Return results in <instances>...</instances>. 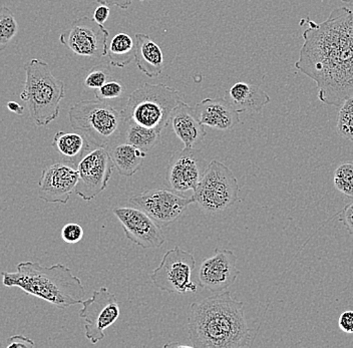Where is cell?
I'll return each mask as SVG.
<instances>
[{
	"label": "cell",
	"instance_id": "484cf974",
	"mask_svg": "<svg viewBox=\"0 0 353 348\" xmlns=\"http://www.w3.org/2000/svg\"><path fill=\"white\" fill-rule=\"evenodd\" d=\"M334 187L346 197L353 199V162L342 163L333 176Z\"/></svg>",
	"mask_w": 353,
	"mask_h": 348
},
{
	"label": "cell",
	"instance_id": "8d00e7d4",
	"mask_svg": "<svg viewBox=\"0 0 353 348\" xmlns=\"http://www.w3.org/2000/svg\"><path fill=\"white\" fill-rule=\"evenodd\" d=\"M344 3L353 4V0H341Z\"/></svg>",
	"mask_w": 353,
	"mask_h": 348
},
{
	"label": "cell",
	"instance_id": "83f0119b",
	"mask_svg": "<svg viewBox=\"0 0 353 348\" xmlns=\"http://www.w3.org/2000/svg\"><path fill=\"white\" fill-rule=\"evenodd\" d=\"M94 94L97 100L105 101L114 100V99L120 98L123 94V85H121V81L112 79V81H108L99 89L94 90Z\"/></svg>",
	"mask_w": 353,
	"mask_h": 348
},
{
	"label": "cell",
	"instance_id": "f546056e",
	"mask_svg": "<svg viewBox=\"0 0 353 348\" xmlns=\"http://www.w3.org/2000/svg\"><path fill=\"white\" fill-rule=\"evenodd\" d=\"M109 74L103 70H92L85 79V87L90 90H98L109 79Z\"/></svg>",
	"mask_w": 353,
	"mask_h": 348
},
{
	"label": "cell",
	"instance_id": "d4e9b609",
	"mask_svg": "<svg viewBox=\"0 0 353 348\" xmlns=\"http://www.w3.org/2000/svg\"><path fill=\"white\" fill-rule=\"evenodd\" d=\"M19 32V23L14 14L6 6L0 8V52H3L10 45Z\"/></svg>",
	"mask_w": 353,
	"mask_h": 348
},
{
	"label": "cell",
	"instance_id": "d6a6232c",
	"mask_svg": "<svg viewBox=\"0 0 353 348\" xmlns=\"http://www.w3.org/2000/svg\"><path fill=\"white\" fill-rule=\"evenodd\" d=\"M339 326L344 334H353V310H347L341 315Z\"/></svg>",
	"mask_w": 353,
	"mask_h": 348
},
{
	"label": "cell",
	"instance_id": "277c9868",
	"mask_svg": "<svg viewBox=\"0 0 353 348\" xmlns=\"http://www.w3.org/2000/svg\"><path fill=\"white\" fill-rule=\"evenodd\" d=\"M70 125L88 139L94 147L116 146L125 140L128 122L121 111L105 101L85 100L70 107Z\"/></svg>",
	"mask_w": 353,
	"mask_h": 348
},
{
	"label": "cell",
	"instance_id": "e575fe53",
	"mask_svg": "<svg viewBox=\"0 0 353 348\" xmlns=\"http://www.w3.org/2000/svg\"><path fill=\"white\" fill-rule=\"evenodd\" d=\"M98 3L105 4L108 6H117L121 10H128L131 6L132 0H96Z\"/></svg>",
	"mask_w": 353,
	"mask_h": 348
},
{
	"label": "cell",
	"instance_id": "7c38bea8",
	"mask_svg": "<svg viewBox=\"0 0 353 348\" xmlns=\"http://www.w3.org/2000/svg\"><path fill=\"white\" fill-rule=\"evenodd\" d=\"M114 163L108 149L94 147L77 165L79 183L76 194L83 201H92L105 190L112 177Z\"/></svg>",
	"mask_w": 353,
	"mask_h": 348
},
{
	"label": "cell",
	"instance_id": "6da1fadb",
	"mask_svg": "<svg viewBox=\"0 0 353 348\" xmlns=\"http://www.w3.org/2000/svg\"><path fill=\"white\" fill-rule=\"evenodd\" d=\"M305 21L295 68L315 81L321 103L341 108L353 96V10L335 8L323 23Z\"/></svg>",
	"mask_w": 353,
	"mask_h": 348
},
{
	"label": "cell",
	"instance_id": "4dcf8cb0",
	"mask_svg": "<svg viewBox=\"0 0 353 348\" xmlns=\"http://www.w3.org/2000/svg\"><path fill=\"white\" fill-rule=\"evenodd\" d=\"M339 221H341L346 230L353 235V201L344 207L339 215Z\"/></svg>",
	"mask_w": 353,
	"mask_h": 348
},
{
	"label": "cell",
	"instance_id": "7402d4cb",
	"mask_svg": "<svg viewBox=\"0 0 353 348\" xmlns=\"http://www.w3.org/2000/svg\"><path fill=\"white\" fill-rule=\"evenodd\" d=\"M109 151L114 166L123 177H132L142 167L147 152L140 147L121 142L110 147Z\"/></svg>",
	"mask_w": 353,
	"mask_h": 348
},
{
	"label": "cell",
	"instance_id": "8992f818",
	"mask_svg": "<svg viewBox=\"0 0 353 348\" xmlns=\"http://www.w3.org/2000/svg\"><path fill=\"white\" fill-rule=\"evenodd\" d=\"M183 101L180 92L164 83H145L130 94L127 105L121 111L127 122L162 133L169 125L172 112Z\"/></svg>",
	"mask_w": 353,
	"mask_h": 348
},
{
	"label": "cell",
	"instance_id": "5b68a950",
	"mask_svg": "<svg viewBox=\"0 0 353 348\" xmlns=\"http://www.w3.org/2000/svg\"><path fill=\"white\" fill-rule=\"evenodd\" d=\"M26 79L21 99L26 103L37 127L54 122L61 112V101L65 98V83L52 74L50 65L33 59L24 65Z\"/></svg>",
	"mask_w": 353,
	"mask_h": 348
},
{
	"label": "cell",
	"instance_id": "2e32d148",
	"mask_svg": "<svg viewBox=\"0 0 353 348\" xmlns=\"http://www.w3.org/2000/svg\"><path fill=\"white\" fill-rule=\"evenodd\" d=\"M79 183L77 167L61 162L43 170L39 181V197L46 203L66 205Z\"/></svg>",
	"mask_w": 353,
	"mask_h": 348
},
{
	"label": "cell",
	"instance_id": "30bf717a",
	"mask_svg": "<svg viewBox=\"0 0 353 348\" xmlns=\"http://www.w3.org/2000/svg\"><path fill=\"white\" fill-rule=\"evenodd\" d=\"M81 305L79 316L85 320V337L92 345H97L105 338V330L120 317L118 298L107 287H101Z\"/></svg>",
	"mask_w": 353,
	"mask_h": 348
},
{
	"label": "cell",
	"instance_id": "e0dca14e",
	"mask_svg": "<svg viewBox=\"0 0 353 348\" xmlns=\"http://www.w3.org/2000/svg\"><path fill=\"white\" fill-rule=\"evenodd\" d=\"M203 125L217 131H229L240 124V112L226 99H205L194 108Z\"/></svg>",
	"mask_w": 353,
	"mask_h": 348
},
{
	"label": "cell",
	"instance_id": "3957f363",
	"mask_svg": "<svg viewBox=\"0 0 353 348\" xmlns=\"http://www.w3.org/2000/svg\"><path fill=\"white\" fill-rule=\"evenodd\" d=\"M2 284L43 299L59 308L81 304L85 295L83 282L63 264L46 267L39 262L17 264L15 272H2Z\"/></svg>",
	"mask_w": 353,
	"mask_h": 348
},
{
	"label": "cell",
	"instance_id": "ac0fdd59",
	"mask_svg": "<svg viewBox=\"0 0 353 348\" xmlns=\"http://www.w3.org/2000/svg\"><path fill=\"white\" fill-rule=\"evenodd\" d=\"M170 123L174 133L184 144V147L191 149L202 143L206 138L205 125L199 120L195 109L185 101H181L172 112Z\"/></svg>",
	"mask_w": 353,
	"mask_h": 348
},
{
	"label": "cell",
	"instance_id": "9c48e42d",
	"mask_svg": "<svg viewBox=\"0 0 353 348\" xmlns=\"http://www.w3.org/2000/svg\"><path fill=\"white\" fill-rule=\"evenodd\" d=\"M110 34L105 26L88 17L76 19L59 37V43L79 57L99 59L108 54Z\"/></svg>",
	"mask_w": 353,
	"mask_h": 348
},
{
	"label": "cell",
	"instance_id": "d590c367",
	"mask_svg": "<svg viewBox=\"0 0 353 348\" xmlns=\"http://www.w3.org/2000/svg\"><path fill=\"white\" fill-rule=\"evenodd\" d=\"M8 109L10 110V112L19 114V116H22L24 112V108L19 105V103H15V101H8Z\"/></svg>",
	"mask_w": 353,
	"mask_h": 348
},
{
	"label": "cell",
	"instance_id": "7a4b0ae2",
	"mask_svg": "<svg viewBox=\"0 0 353 348\" xmlns=\"http://www.w3.org/2000/svg\"><path fill=\"white\" fill-rule=\"evenodd\" d=\"M188 328L192 347L242 348L250 347L254 340L245 317L244 303L229 291L192 303Z\"/></svg>",
	"mask_w": 353,
	"mask_h": 348
},
{
	"label": "cell",
	"instance_id": "ffe728a7",
	"mask_svg": "<svg viewBox=\"0 0 353 348\" xmlns=\"http://www.w3.org/2000/svg\"><path fill=\"white\" fill-rule=\"evenodd\" d=\"M226 99L239 112H258L270 103V96L258 85L239 81L227 90Z\"/></svg>",
	"mask_w": 353,
	"mask_h": 348
},
{
	"label": "cell",
	"instance_id": "cb8c5ba5",
	"mask_svg": "<svg viewBox=\"0 0 353 348\" xmlns=\"http://www.w3.org/2000/svg\"><path fill=\"white\" fill-rule=\"evenodd\" d=\"M160 140L161 133L156 130L143 127L136 123L128 122L123 142L129 143L147 152L153 149Z\"/></svg>",
	"mask_w": 353,
	"mask_h": 348
},
{
	"label": "cell",
	"instance_id": "4fadbf2b",
	"mask_svg": "<svg viewBox=\"0 0 353 348\" xmlns=\"http://www.w3.org/2000/svg\"><path fill=\"white\" fill-rule=\"evenodd\" d=\"M206 167L200 150L195 147L179 150L168 163L165 185L168 189L178 194L194 191Z\"/></svg>",
	"mask_w": 353,
	"mask_h": 348
},
{
	"label": "cell",
	"instance_id": "f1b7e54d",
	"mask_svg": "<svg viewBox=\"0 0 353 348\" xmlns=\"http://www.w3.org/2000/svg\"><path fill=\"white\" fill-rule=\"evenodd\" d=\"M85 235L83 227L76 223H68L63 226L61 230V238L68 244H77L81 241Z\"/></svg>",
	"mask_w": 353,
	"mask_h": 348
},
{
	"label": "cell",
	"instance_id": "5bb4252c",
	"mask_svg": "<svg viewBox=\"0 0 353 348\" xmlns=\"http://www.w3.org/2000/svg\"><path fill=\"white\" fill-rule=\"evenodd\" d=\"M114 216L123 226L125 238L143 249L160 248L165 242L162 227L137 207L114 208Z\"/></svg>",
	"mask_w": 353,
	"mask_h": 348
},
{
	"label": "cell",
	"instance_id": "d6986e66",
	"mask_svg": "<svg viewBox=\"0 0 353 348\" xmlns=\"http://www.w3.org/2000/svg\"><path fill=\"white\" fill-rule=\"evenodd\" d=\"M134 61L148 78H158L164 70V54L160 45L148 34H137Z\"/></svg>",
	"mask_w": 353,
	"mask_h": 348
},
{
	"label": "cell",
	"instance_id": "74e56055",
	"mask_svg": "<svg viewBox=\"0 0 353 348\" xmlns=\"http://www.w3.org/2000/svg\"></svg>",
	"mask_w": 353,
	"mask_h": 348
},
{
	"label": "cell",
	"instance_id": "44dd1931",
	"mask_svg": "<svg viewBox=\"0 0 353 348\" xmlns=\"http://www.w3.org/2000/svg\"><path fill=\"white\" fill-rule=\"evenodd\" d=\"M52 146L63 158V162L77 167L79 161L94 147L81 133H66L59 131L55 134Z\"/></svg>",
	"mask_w": 353,
	"mask_h": 348
},
{
	"label": "cell",
	"instance_id": "1f68e13d",
	"mask_svg": "<svg viewBox=\"0 0 353 348\" xmlns=\"http://www.w3.org/2000/svg\"><path fill=\"white\" fill-rule=\"evenodd\" d=\"M34 342L28 337L21 336H14L8 338V348H32L34 347Z\"/></svg>",
	"mask_w": 353,
	"mask_h": 348
},
{
	"label": "cell",
	"instance_id": "836d02e7",
	"mask_svg": "<svg viewBox=\"0 0 353 348\" xmlns=\"http://www.w3.org/2000/svg\"><path fill=\"white\" fill-rule=\"evenodd\" d=\"M110 6H105V4H101L98 8H96L94 12V19L97 23L103 25L107 23L108 19L110 17Z\"/></svg>",
	"mask_w": 353,
	"mask_h": 348
},
{
	"label": "cell",
	"instance_id": "52a82bcc",
	"mask_svg": "<svg viewBox=\"0 0 353 348\" xmlns=\"http://www.w3.org/2000/svg\"><path fill=\"white\" fill-rule=\"evenodd\" d=\"M237 178L226 165L217 160L207 165L193 191L194 202L207 214L224 212L239 199Z\"/></svg>",
	"mask_w": 353,
	"mask_h": 348
},
{
	"label": "cell",
	"instance_id": "8fae6325",
	"mask_svg": "<svg viewBox=\"0 0 353 348\" xmlns=\"http://www.w3.org/2000/svg\"><path fill=\"white\" fill-rule=\"evenodd\" d=\"M129 203L147 213L161 227H167L176 222L195 202L193 197H183L170 189L154 188L132 196Z\"/></svg>",
	"mask_w": 353,
	"mask_h": 348
},
{
	"label": "cell",
	"instance_id": "9a60e30c",
	"mask_svg": "<svg viewBox=\"0 0 353 348\" xmlns=\"http://www.w3.org/2000/svg\"><path fill=\"white\" fill-rule=\"evenodd\" d=\"M238 257L227 249H215L213 256L204 259L198 274V285L211 292L226 291L237 280L240 270Z\"/></svg>",
	"mask_w": 353,
	"mask_h": 348
},
{
	"label": "cell",
	"instance_id": "4316f807",
	"mask_svg": "<svg viewBox=\"0 0 353 348\" xmlns=\"http://www.w3.org/2000/svg\"><path fill=\"white\" fill-rule=\"evenodd\" d=\"M337 134L341 138L353 142V96L344 101L339 112Z\"/></svg>",
	"mask_w": 353,
	"mask_h": 348
},
{
	"label": "cell",
	"instance_id": "603a6c76",
	"mask_svg": "<svg viewBox=\"0 0 353 348\" xmlns=\"http://www.w3.org/2000/svg\"><path fill=\"white\" fill-rule=\"evenodd\" d=\"M134 50L136 43H134L131 35L119 32L112 37L108 46L110 65L120 68L127 67L134 59Z\"/></svg>",
	"mask_w": 353,
	"mask_h": 348
},
{
	"label": "cell",
	"instance_id": "ba28073f",
	"mask_svg": "<svg viewBox=\"0 0 353 348\" xmlns=\"http://www.w3.org/2000/svg\"><path fill=\"white\" fill-rule=\"evenodd\" d=\"M195 265L194 255L176 246L165 253L160 265L150 274V278L162 291L180 295L196 293L199 285L192 280Z\"/></svg>",
	"mask_w": 353,
	"mask_h": 348
}]
</instances>
